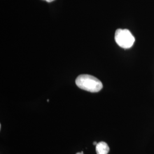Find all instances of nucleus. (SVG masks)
<instances>
[{"label":"nucleus","instance_id":"423d86ee","mask_svg":"<svg viewBox=\"0 0 154 154\" xmlns=\"http://www.w3.org/2000/svg\"><path fill=\"white\" fill-rule=\"evenodd\" d=\"M76 154H83V151H81V152H78Z\"/></svg>","mask_w":154,"mask_h":154},{"label":"nucleus","instance_id":"39448f33","mask_svg":"<svg viewBox=\"0 0 154 154\" xmlns=\"http://www.w3.org/2000/svg\"><path fill=\"white\" fill-rule=\"evenodd\" d=\"M97 144H98V143H97V142H94L93 143V144L94 145V146H96Z\"/></svg>","mask_w":154,"mask_h":154},{"label":"nucleus","instance_id":"f03ea898","mask_svg":"<svg viewBox=\"0 0 154 154\" xmlns=\"http://www.w3.org/2000/svg\"><path fill=\"white\" fill-rule=\"evenodd\" d=\"M116 43L123 49L131 48L135 42V39L128 29H118L115 33Z\"/></svg>","mask_w":154,"mask_h":154},{"label":"nucleus","instance_id":"20e7f679","mask_svg":"<svg viewBox=\"0 0 154 154\" xmlns=\"http://www.w3.org/2000/svg\"><path fill=\"white\" fill-rule=\"evenodd\" d=\"M45 1H46L47 2H52V1H54V0H45Z\"/></svg>","mask_w":154,"mask_h":154},{"label":"nucleus","instance_id":"f257e3e1","mask_svg":"<svg viewBox=\"0 0 154 154\" xmlns=\"http://www.w3.org/2000/svg\"><path fill=\"white\" fill-rule=\"evenodd\" d=\"M77 86L91 93H97L103 88V84L98 79L88 74H82L75 80Z\"/></svg>","mask_w":154,"mask_h":154},{"label":"nucleus","instance_id":"0eeeda50","mask_svg":"<svg viewBox=\"0 0 154 154\" xmlns=\"http://www.w3.org/2000/svg\"><path fill=\"white\" fill-rule=\"evenodd\" d=\"M1 129V125H0V130Z\"/></svg>","mask_w":154,"mask_h":154},{"label":"nucleus","instance_id":"7ed1b4c3","mask_svg":"<svg viewBox=\"0 0 154 154\" xmlns=\"http://www.w3.org/2000/svg\"><path fill=\"white\" fill-rule=\"evenodd\" d=\"M110 148L105 142H100L96 145L97 154H108Z\"/></svg>","mask_w":154,"mask_h":154}]
</instances>
